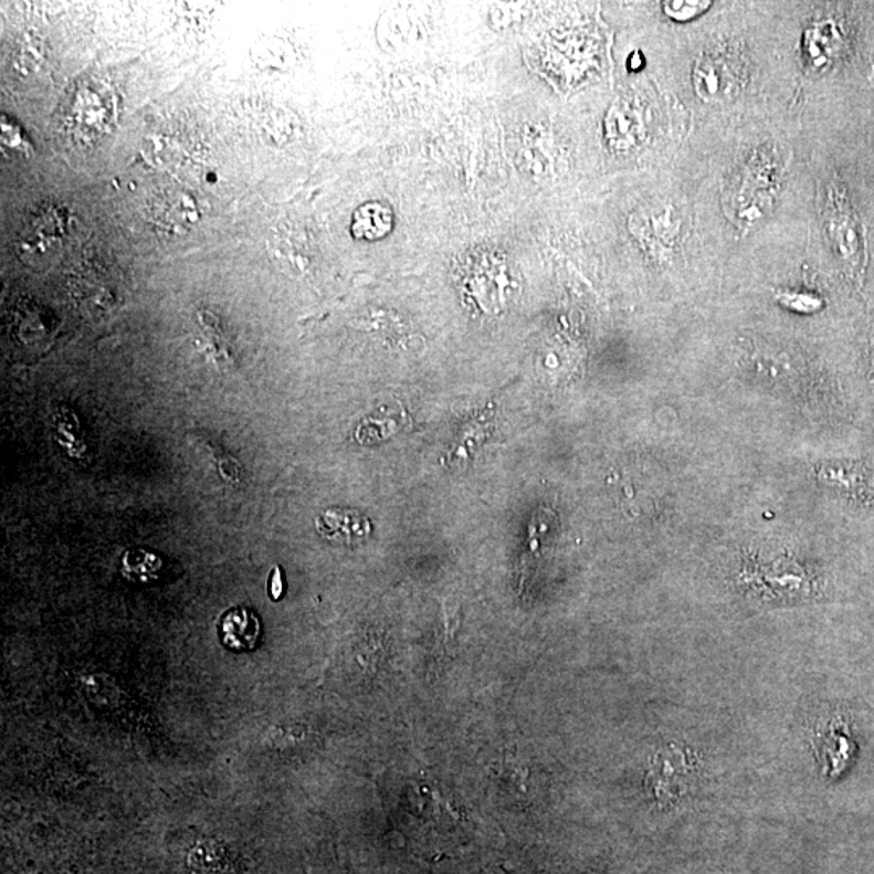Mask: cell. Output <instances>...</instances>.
<instances>
[{
  "label": "cell",
  "instance_id": "cell-1",
  "mask_svg": "<svg viewBox=\"0 0 874 874\" xmlns=\"http://www.w3.org/2000/svg\"><path fill=\"white\" fill-rule=\"evenodd\" d=\"M696 779V762L684 748H664L650 771V787L660 803H678L691 792Z\"/></svg>",
  "mask_w": 874,
  "mask_h": 874
},
{
  "label": "cell",
  "instance_id": "cell-2",
  "mask_svg": "<svg viewBox=\"0 0 874 874\" xmlns=\"http://www.w3.org/2000/svg\"><path fill=\"white\" fill-rule=\"evenodd\" d=\"M151 219L156 224L172 232H185L197 222L198 211L193 200L182 191H166L151 201Z\"/></svg>",
  "mask_w": 874,
  "mask_h": 874
},
{
  "label": "cell",
  "instance_id": "cell-3",
  "mask_svg": "<svg viewBox=\"0 0 874 874\" xmlns=\"http://www.w3.org/2000/svg\"><path fill=\"white\" fill-rule=\"evenodd\" d=\"M316 525L324 538L344 543V545L364 541L371 533V525L367 517H364L360 512L343 510V508L324 512Z\"/></svg>",
  "mask_w": 874,
  "mask_h": 874
},
{
  "label": "cell",
  "instance_id": "cell-4",
  "mask_svg": "<svg viewBox=\"0 0 874 874\" xmlns=\"http://www.w3.org/2000/svg\"><path fill=\"white\" fill-rule=\"evenodd\" d=\"M261 625L256 614L246 608H235L222 618V642L231 650H252L260 639Z\"/></svg>",
  "mask_w": 874,
  "mask_h": 874
},
{
  "label": "cell",
  "instance_id": "cell-5",
  "mask_svg": "<svg viewBox=\"0 0 874 874\" xmlns=\"http://www.w3.org/2000/svg\"><path fill=\"white\" fill-rule=\"evenodd\" d=\"M713 2H699V0H691V2H664V12L667 13L675 22H691L695 17L702 15L703 12L709 9Z\"/></svg>",
  "mask_w": 874,
  "mask_h": 874
},
{
  "label": "cell",
  "instance_id": "cell-6",
  "mask_svg": "<svg viewBox=\"0 0 874 874\" xmlns=\"http://www.w3.org/2000/svg\"><path fill=\"white\" fill-rule=\"evenodd\" d=\"M847 738L842 736V734L835 733V730H829L826 737H824V745L823 750L824 755H826L828 765H831L832 768L839 769V761H844L845 754L844 750H847Z\"/></svg>",
  "mask_w": 874,
  "mask_h": 874
},
{
  "label": "cell",
  "instance_id": "cell-7",
  "mask_svg": "<svg viewBox=\"0 0 874 874\" xmlns=\"http://www.w3.org/2000/svg\"><path fill=\"white\" fill-rule=\"evenodd\" d=\"M779 299H781L783 306H787V308L790 309H796V312L799 313L818 312V309L823 306L821 298L811 294H793V292H786V294H782Z\"/></svg>",
  "mask_w": 874,
  "mask_h": 874
},
{
  "label": "cell",
  "instance_id": "cell-8",
  "mask_svg": "<svg viewBox=\"0 0 874 874\" xmlns=\"http://www.w3.org/2000/svg\"><path fill=\"white\" fill-rule=\"evenodd\" d=\"M270 593L273 599H278L282 597V593H284V580H282L281 567H274L273 573H271Z\"/></svg>",
  "mask_w": 874,
  "mask_h": 874
}]
</instances>
